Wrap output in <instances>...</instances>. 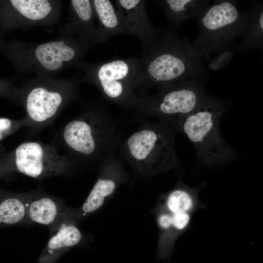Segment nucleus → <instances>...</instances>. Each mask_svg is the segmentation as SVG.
<instances>
[{
    "label": "nucleus",
    "instance_id": "nucleus-8",
    "mask_svg": "<svg viewBox=\"0 0 263 263\" xmlns=\"http://www.w3.org/2000/svg\"><path fill=\"white\" fill-rule=\"evenodd\" d=\"M81 81L44 75H34L27 80L21 90L20 99L28 125L40 126L51 121L76 98Z\"/></svg>",
    "mask_w": 263,
    "mask_h": 263
},
{
    "label": "nucleus",
    "instance_id": "nucleus-13",
    "mask_svg": "<svg viewBox=\"0 0 263 263\" xmlns=\"http://www.w3.org/2000/svg\"><path fill=\"white\" fill-rule=\"evenodd\" d=\"M116 9L128 35L136 37L143 49L150 46L158 38L160 30L152 23L145 7V0H117Z\"/></svg>",
    "mask_w": 263,
    "mask_h": 263
},
{
    "label": "nucleus",
    "instance_id": "nucleus-10",
    "mask_svg": "<svg viewBox=\"0 0 263 263\" xmlns=\"http://www.w3.org/2000/svg\"><path fill=\"white\" fill-rule=\"evenodd\" d=\"M74 162L72 158L60 155L54 147L35 141L20 144L14 153L15 169L37 179L68 174Z\"/></svg>",
    "mask_w": 263,
    "mask_h": 263
},
{
    "label": "nucleus",
    "instance_id": "nucleus-1",
    "mask_svg": "<svg viewBox=\"0 0 263 263\" xmlns=\"http://www.w3.org/2000/svg\"><path fill=\"white\" fill-rule=\"evenodd\" d=\"M142 68L136 95L173 84L206 75L203 60L192 43L179 38L169 28L161 29L155 41L143 50Z\"/></svg>",
    "mask_w": 263,
    "mask_h": 263
},
{
    "label": "nucleus",
    "instance_id": "nucleus-11",
    "mask_svg": "<svg viewBox=\"0 0 263 263\" xmlns=\"http://www.w3.org/2000/svg\"><path fill=\"white\" fill-rule=\"evenodd\" d=\"M122 160L116 155L100 164L97 180L82 206L70 210V217L76 223L102 207L106 198L111 196L118 187L127 180Z\"/></svg>",
    "mask_w": 263,
    "mask_h": 263
},
{
    "label": "nucleus",
    "instance_id": "nucleus-5",
    "mask_svg": "<svg viewBox=\"0 0 263 263\" xmlns=\"http://www.w3.org/2000/svg\"><path fill=\"white\" fill-rule=\"evenodd\" d=\"M90 48L63 29L61 35L51 41L18 42L14 48L15 61L21 75L54 76L68 67L83 68L84 55Z\"/></svg>",
    "mask_w": 263,
    "mask_h": 263
},
{
    "label": "nucleus",
    "instance_id": "nucleus-9",
    "mask_svg": "<svg viewBox=\"0 0 263 263\" xmlns=\"http://www.w3.org/2000/svg\"><path fill=\"white\" fill-rule=\"evenodd\" d=\"M142 68L140 58H113L85 64L84 80L97 87L109 101L125 109H133Z\"/></svg>",
    "mask_w": 263,
    "mask_h": 263
},
{
    "label": "nucleus",
    "instance_id": "nucleus-15",
    "mask_svg": "<svg viewBox=\"0 0 263 263\" xmlns=\"http://www.w3.org/2000/svg\"><path fill=\"white\" fill-rule=\"evenodd\" d=\"M69 12V20L64 29L90 47L99 43L92 0H70Z\"/></svg>",
    "mask_w": 263,
    "mask_h": 263
},
{
    "label": "nucleus",
    "instance_id": "nucleus-6",
    "mask_svg": "<svg viewBox=\"0 0 263 263\" xmlns=\"http://www.w3.org/2000/svg\"><path fill=\"white\" fill-rule=\"evenodd\" d=\"M197 19L199 32L192 44L203 61L236 49L234 42L242 36L246 22L245 13L231 0L210 2Z\"/></svg>",
    "mask_w": 263,
    "mask_h": 263
},
{
    "label": "nucleus",
    "instance_id": "nucleus-12",
    "mask_svg": "<svg viewBox=\"0 0 263 263\" xmlns=\"http://www.w3.org/2000/svg\"><path fill=\"white\" fill-rule=\"evenodd\" d=\"M26 193L27 224L47 226L53 233L62 222L71 219L70 208L60 199L40 190Z\"/></svg>",
    "mask_w": 263,
    "mask_h": 263
},
{
    "label": "nucleus",
    "instance_id": "nucleus-22",
    "mask_svg": "<svg viewBox=\"0 0 263 263\" xmlns=\"http://www.w3.org/2000/svg\"><path fill=\"white\" fill-rule=\"evenodd\" d=\"M24 125H28L25 119L20 121H14L7 118L0 117V140L12 129H17Z\"/></svg>",
    "mask_w": 263,
    "mask_h": 263
},
{
    "label": "nucleus",
    "instance_id": "nucleus-4",
    "mask_svg": "<svg viewBox=\"0 0 263 263\" xmlns=\"http://www.w3.org/2000/svg\"><path fill=\"white\" fill-rule=\"evenodd\" d=\"M226 109L221 100L208 96L176 126L177 131L184 134L192 144L198 161L202 165L221 164L236 155L220 132V122Z\"/></svg>",
    "mask_w": 263,
    "mask_h": 263
},
{
    "label": "nucleus",
    "instance_id": "nucleus-20",
    "mask_svg": "<svg viewBox=\"0 0 263 263\" xmlns=\"http://www.w3.org/2000/svg\"><path fill=\"white\" fill-rule=\"evenodd\" d=\"M71 219L62 222L53 232L46 244L44 259L56 255L60 252L78 244L82 239V234Z\"/></svg>",
    "mask_w": 263,
    "mask_h": 263
},
{
    "label": "nucleus",
    "instance_id": "nucleus-14",
    "mask_svg": "<svg viewBox=\"0 0 263 263\" xmlns=\"http://www.w3.org/2000/svg\"><path fill=\"white\" fill-rule=\"evenodd\" d=\"M15 25L21 28L49 26L56 23L61 13V2L51 0H11Z\"/></svg>",
    "mask_w": 263,
    "mask_h": 263
},
{
    "label": "nucleus",
    "instance_id": "nucleus-21",
    "mask_svg": "<svg viewBox=\"0 0 263 263\" xmlns=\"http://www.w3.org/2000/svg\"><path fill=\"white\" fill-rule=\"evenodd\" d=\"M27 224L26 193L13 195L0 202V224Z\"/></svg>",
    "mask_w": 263,
    "mask_h": 263
},
{
    "label": "nucleus",
    "instance_id": "nucleus-16",
    "mask_svg": "<svg viewBox=\"0 0 263 263\" xmlns=\"http://www.w3.org/2000/svg\"><path fill=\"white\" fill-rule=\"evenodd\" d=\"M200 189V187L193 188L179 181L171 190L160 195L157 205L171 213L193 214L203 207L198 195Z\"/></svg>",
    "mask_w": 263,
    "mask_h": 263
},
{
    "label": "nucleus",
    "instance_id": "nucleus-18",
    "mask_svg": "<svg viewBox=\"0 0 263 263\" xmlns=\"http://www.w3.org/2000/svg\"><path fill=\"white\" fill-rule=\"evenodd\" d=\"M209 0H164L158 1L169 23L175 30L191 18H197L209 4Z\"/></svg>",
    "mask_w": 263,
    "mask_h": 263
},
{
    "label": "nucleus",
    "instance_id": "nucleus-19",
    "mask_svg": "<svg viewBox=\"0 0 263 263\" xmlns=\"http://www.w3.org/2000/svg\"><path fill=\"white\" fill-rule=\"evenodd\" d=\"M245 27L236 51L262 50L263 47V5L258 3L244 12Z\"/></svg>",
    "mask_w": 263,
    "mask_h": 263
},
{
    "label": "nucleus",
    "instance_id": "nucleus-3",
    "mask_svg": "<svg viewBox=\"0 0 263 263\" xmlns=\"http://www.w3.org/2000/svg\"><path fill=\"white\" fill-rule=\"evenodd\" d=\"M121 132L104 108L88 107L63 128L65 146L79 159L100 162L116 155Z\"/></svg>",
    "mask_w": 263,
    "mask_h": 263
},
{
    "label": "nucleus",
    "instance_id": "nucleus-7",
    "mask_svg": "<svg viewBox=\"0 0 263 263\" xmlns=\"http://www.w3.org/2000/svg\"><path fill=\"white\" fill-rule=\"evenodd\" d=\"M208 96L203 79H189L160 89L152 95L137 96L133 109L141 115L156 118L176 129L180 121Z\"/></svg>",
    "mask_w": 263,
    "mask_h": 263
},
{
    "label": "nucleus",
    "instance_id": "nucleus-17",
    "mask_svg": "<svg viewBox=\"0 0 263 263\" xmlns=\"http://www.w3.org/2000/svg\"><path fill=\"white\" fill-rule=\"evenodd\" d=\"M92 2L98 21L99 43L106 42L116 36L128 35L115 6L111 0H93Z\"/></svg>",
    "mask_w": 263,
    "mask_h": 263
},
{
    "label": "nucleus",
    "instance_id": "nucleus-2",
    "mask_svg": "<svg viewBox=\"0 0 263 263\" xmlns=\"http://www.w3.org/2000/svg\"><path fill=\"white\" fill-rule=\"evenodd\" d=\"M176 129L165 121H146L119 148L137 175L151 177L179 168L175 149Z\"/></svg>",
    "mask_w": 263,
    "mask_h": 263
}]
</instances>
